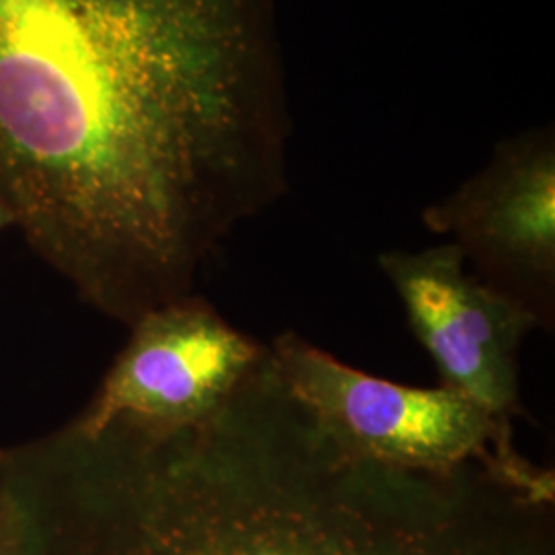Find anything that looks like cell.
Wrapping results in <instances>:
<instances>
[{
	"instance_id": "obj_7",
	"label": "cell",
	"mask_w": 555,
	"mask_h": 555,
	"mask_svg": "<svg viewBox=\"0 0 555 555\" xmlns=\"http://www.w3.org/2000/svg\"><path fill=\"white\" fill-rule=\"evenodd\" d=\"M0 555H27V527L20 504L0 486Z\"/></svg>"
},
{
	"instance_id": "obj_4",
	"label": "cell",
	"mask_w": 555,
	"mask_h": 555,
	"mask_svg": "<svg viewBox=\"0 0 555 555\" xmlns=\"http://www.w3.org/2000/svg\"><path fill=\"white\" fill-rule=\"evenodd\" d=\"M130 332L98 393L75 417L80 426L119 422L149 433L198 426L217 416L268 357V346L196 293L149 311Z\"/></svg>"
},
{
	"instance_id": "obj_3",
	"label": "cell",
	"mask_w": 555,
	"mask_h": 555,
	"mask_svg": "<svg viewBox=\"0 0 555 555\" xmlns=\"http://www.w3.org/2000/svg\"><path fill=\"white\" fill-rule=\"evenodd\" d=\"M268 354L288 393L346 453L424 474L479 465L531 494L555 500L554 469L518 453L515 426L455 391L362 373L297 332L280 334Z\"/></svg>"
},
{
	"instance_id": "obj_2",
	"label": "cell",
	"mask_w": 555,
	"mask_h": 555,
	"mask_svg": "<svg viewBox=\"0 0 555 555\" xmlns=\"http://www.w3.org/2000/svg\"><path fill=\"white\" fill-rule=\"evenodd\" d=\"M554 508L479 465L346 453L266 357L204 424L64 438L38 555H555Z\"/></svg>"
},
{
	"instance_id": "obj_1",
	"label": "cell",
	"mask_w": 555,
	"mask_h": 555,
	"mask_svg": "<svg viewBox=\"0 0 555 555\" xmlns=\"http://www.w3.org/2000/svg\"><path fill=\"white\" fill-rule=\"evenodd\" d=\"M276 0H0V204L132 327L288 188Z\"/></svg>"
},
{
	"instance_id": "obj_5",
	"label": "cell",
	"mask_w": 555,
	"mask_h": 555,
	"mask_svg": "<svg viewBox=\"0 0 555 555\" xmlns=\"http://www.w3.org/2000/svg\"><path fill=\"white\" fill-rule=\"evenodd\" d=\"M426 227L449 235L472 272L555 327V144L552 130L504 140L453 194L424 210Z\"/></svg>"
},
{
	"instance_id": "obj_6",
	"label": "cell",
	"mask_w": 555,
	"mask_h": 555,
	"mask_svg": "<svg viewBox=\"0 0 555 555\" xmlns=\"http://www.w3.org/2000/svg\"><path fill=\"white\" fill-rule=\"evenodd\" d=\"M378 266L396 288L414 336L437 364L440 387L515 426L516 417L525 416L520 352L539 330L537 319L467 270L453 243L387 251Z\"/></svg>"
},
{
	"instance_id": "obj_8",
	"label": "cell",
	"mask_w": 555,
	"mask_h": 555,
	"mask_svg": "<svg viewBox=\"0 0 555 555\" xmlns=\"http://www.w3.org/2000/svg\"><path fill=\"white\" fill-rule=\"evenodd\" d=\"M13 227H15V222H13L11 212L7 210L4 204H0V233H2L4 229H13Z\"/></svg>"
}]
</instances>
